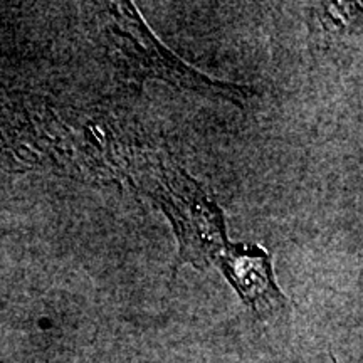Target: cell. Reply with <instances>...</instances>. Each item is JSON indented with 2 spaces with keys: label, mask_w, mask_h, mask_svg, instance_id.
Masks as SVG:
<instances>
[{
  "label": "cell",
  "mask_w": 363,
  "mask_h": 363,
  "mask_svg": "<svg viewBox=\"0 0 363 363\" xmlns=\"http://www.w3.org/2000/svg\"><path fill=\"white\" fill-rule=\"evenodd\" d=\"M108 12L111 17V35L123 57L128 78L138 83H143L145 79H158L202 96L227 99L240 108L246 106L254 96V89L249 86L207 78L201 71L185 65L152 34L131 2H110Z\"/></svg>",
  "instance_id": "2"
},
{
  "label": "cell",
  "mask_w": 363,
  "mask_h": 363,
  "mask_svg": "<svg viewBox=\"0 0 363 363\" xmlns=\"http://www.w3.org/2000/svg\"><path fill=\"white\" fill-rule=\"evenodd\" d=\"M216 266L261 320L278 315L288 306L284 294L276 284L271 256L262 247L229 244Z\"/></svg>",
  "instance_id": "3"
},
{
  "label": "cell",
  "mask_w": 363,
  "mask_h": 363,
  "mask_svg": "<svg viewBox=\"0 0 363 363\" xmlns=\"http://www.w3.org/2000/svg\"><path fill=\"white\" fill-rule=\"evenodd\" d=\"M140 187L153 199L174 225L179 239V261L203 269L216 266L229 247L220 207L201 185L179 167L157 162L140 177Z\"/></svg>",
  "instance_id": "1"
}]
</instances>
